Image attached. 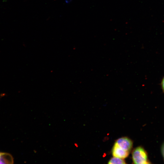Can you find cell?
<instances>
[{"instance_id": "6da1fadb", "label": "cell", "mask_w": 164, "mask_h": 164, "mask_svg": "<svg viewBox=\"0 0 164 164\" xmlns=\"http://www.w3.org/2000/svg\"><path fill=\"white\" fill-rule=\"evenodd\" d=\"M132 158L134 163L145 164L149 163L148 161L147 152L142 147L135 148L132 153Z\"/></svg>"}, {"instance_id": "7a4b0ae2", "label": "cell", "mask_w": 164, "mask_h": 164, "mask_svg": "<svg viewBox=\"0 0 164 164\" xmlns=\"http://www.w3.org/2000/svg\"><path fill=\"white\" fill-rule=\"evenodd\" d=\"M115 142L123 149L129 152L132 147V142L128 138L124 137L117 139Z\"/></svg>"}, {"instance_id": "3957f363", "label": "cell", "mask_w": 164, "mask_h": 164, "mask_svg": "<svg viewBox=\"0 0 164 164\" xmlns=\"http://www.w3.org/2000/svg\"><path fill=\"white\" fill-rule=\"evenodd\" d=\"M112 153L113 156L122 159L127 158L129 154V152L121 148L116 142L113 146Z\"/></svg>"}, {"instance_id": "277c9868", "label": "cell", "mask_w": 164, "mask_h": 164, "mask_svg": "<svg viewBox=\"0 0 164 164\" xmlns=\"http://www.w3.org/2000/svg\"><path fill=\"white\" fill-rule=\"evenodd\" d=\"M14 158L10 153L0 152V164H13Z\"/></svg>"}, {"instance_id": "5b68a950", "label": "cell", "mask_w": 164, "mask_h": 164, "mask_svg": "<svg viewBox=\"0 0 164 164\" xmlns=\"http://www.w3.org/2000/svg\"><path fill=\"white\" fill-rule=\"evenodd\" d=\"M121 158L114 157L109 161L108 164H125V161Z\"/></svg>"}, {"instance_id": "8992f818", "label": "cell", "mask_w": 164, "mask_h": 164, "mask_svg": "<svg viewBox=\"0 0 164 164\" xmlns=\"http://www.w3.org/2000/svg\"><path fill=\"white\" fill-rule=\"evenodd\" d=\"M162 88L163 91H164V77L163 79L162 82Z\"/></svg>"}, {"instance_id": "52a82bcc", "label": "cell", "mask_w": 164, "mask_h": 164, "mask_svg": "<svg viewBox=\"0 0 164 164\" xmlns=\"http://www.w3.org/2000/svg\"><path fill=\"white\" fill-rule=\"evenodd\" d=\"M162 151L164 157V145H163L162 147Z\"/></svg>"}]
</instances>
